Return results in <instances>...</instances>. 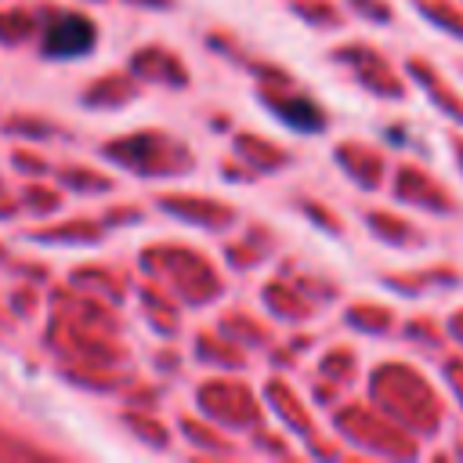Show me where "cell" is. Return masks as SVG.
Returning <instances> with one entry per match:
<instances>
[{"mask_svg": "<svg viewBox=\"0 0 463 463\" xmlns=\"http://www.w3.org/2000/svg\"><path fill=\"white\" fill-rule=\"evenodd\" d=\"M94 40H98V29H94V22L87 18V14H58L51 25H47V33H43V51L51 54V58H80V54H87L90 47H94Z\"/></svg>", "mask_w": 463, "mask_h": 463, "instance_id": "1", "label": "cell"}, {"mask_svg": "<svg viewBox=\"0 0 463 463\" xmlns=\"http://www.w3.org/2000/svg\"><path fill=\"white\" fill-rule=\"evenodd\" d=\"M279 116H282V123H289L293 130H322V123H326L322 109H318L315 101H307V98L279 101Z\"/></svg>", "mask_w": 463, "mask_h": 463, "instance_id": "2", "label": "cell"}]
</instances>
